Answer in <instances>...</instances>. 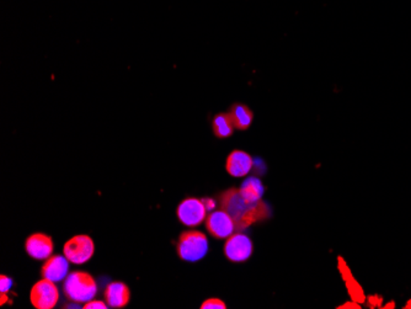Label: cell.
<instances>
[{"label":"cell","mask_w":411,"mask_h":309,"mask_svg":"<svg viewBox=\"0 0 411 309\" xmlns=\"http://www.w3.org/2000/svg\"><path fill=\"white\" fill-rule=\"evenodd\" d=\"M218 202L222 210L232 217L237 232L244 231L254 223L267 220L271 216L269 204L265 201L249 202L242 197L240 190L235 188L223 191L218 196Z\"/></svg>","instance_id":"cell-1"},{"label":"cell","mask_w":411,"mask_h":309,"mask_svg":"<svg viewBox=\"0 0 411 309\" xmlns=\"http://www.w3.org/2000/svg\"><path fill=\"white\" fill-rule=\"evenodd\" d=\"M63 292L67 299L75 303H86L98 294V285L89 273L74 271L64 280Z\"/></svg>","instance_id":"cell-2"},{"label":"cell","mask_w":411,"mask_h":309,"mask_svg":"<svg viewBox=\"0 0 411 309\" xmlns=\"http://www.w3.org/2000/svg\"><path fill=\"white\" fill-rule=\"evenodd\" d=\"M176 252L184 262H200L208 253V239L202 232H183L176 244Z\"/></svg>","instance_id":"cell-3"},{"label":"cell","mask_w":411,"mask_h":309,"mask_svg":"<svg viewBox=\"0 0 411 309\" xmlns=\"http://www.w3.org/2000/svg\"><path fill=\"white\" fill-rule=\"evenodd\" d=\"M95 253V243L86 234L74 236L64 243V257L75 265H83L89 262Z\"/></svg>","instance_id":"cell-4"},{"label":"cell","mask_w":411,"mask_h":309,"mask_svg":"<svg viewBox=\"0 0 411 309\" xmlns=\"http://www.w3.org/2000/svg\"><path fill=\"white\" fill-rule=\"evenodd\" d=\"M30 301L36 309H53L59 301V289L56 282L42 278L31 288Z\"/></svg>","instance_id":"cell-5"},{"label":"cell","mask_w":411,"mask_h":309,"mask_svg":"<svg viewBox=\"0 0 411 309\" xmlns=\"http://www.w3.org/2000/svg\"><path fill=\"white\" fill-rule=\"evenodd\" d=\"M176 215L186 227H197L207 218V207L202 199L187 197L178 206Z\"/></svg>","instance_id":"cell-6"},{"label":"cell","mask_w":411,"mask_h":309,"mask_svg":"<svg viewBox=\"0 0 411 309\" xmlns=\"http://www.w3.org/2000/svg\"><path fill=\"white\" fill-rule=\"evenodd\" d=\"M253 250V241L242 233H234L227 238L223 249L226 257L232 262H247L249 257H251Z\"/></svg>","instance_id":"cell-7"},{"label":"cell","mask_w":411,"mask_h":309,"mask_svg":"<svg viewBox=\"0 0 411 309\" xmlns=\"http://www.w3.org/2000/svg\"><path fill=\"white\" fill-rule=\"evenodd\" d=\"M206 228L210 232V234L217 239H227L237 232L232 217L222 209L213 211L207 216Z\"/></svg>","instance_id":"cell-8"},{"label":"cell","mask_w":411,"mask_h":309,"mask_svg":"<svg viewBox=\"0 0 411 309\" xmlns=\"http://www.w3.org/2000/svg\"><path fill=\"white\" fill-rule=\"evenodd\" d=\"M25 250L35 260H47L48 257H52L54 244L52 238L47 234L35 233L27 236Z\"/></svg>","instance_id":"cell-9"},{"label":"cell","mask_w":411,"mask_h":309,"mask_svg":"<svg viewBox=\"0 0 411 309\" xmlns=\"http://www.w3.org/2000/svg\"><path fill=\"white\" fill-rule=\"evenodd\" d=\"M69 260L64 255H52L45 260L41 273L43 278L53 282H61L68 276Z\"/></svg>","instance_id":"cell-10"},{"label":"cell","mask_w":411,"mask_h":309,"mask_svg":"<svg viewBox=\"0 0 411 309\" xmlns=\"http://www.w3.org/2000/svg\"><path fill=\"white\" fill-rule=\"evenodd\" d=\"M226 169L233 178H244L253 169V157L244 151L235 149L228 156Z\"/></svg>","instance_id":"cell-11"},{"label":"cell","mask_w":411,"mask_h":309,"mask_svg":"<svg viewBox=\"0 0 411 309\" xmlns=\"http://www.w3.org/2000/svg\"><path fill=\"white\" fill-rule=\"evenodd\" d=\"M106 303L109 307L115 309L125 308L130 303L131 299V291L123 282H111L107 285L104 291Z\"/></svg>","instance_id":"cell-12"},{"label":"cell","mask_w":411,"mask_h":309,"mask_svg":"<svg viewBox=\"0 0 411 309\" xmlns=\"http://www.w3.org/2000/svg\"><path fill=\"white\" fill-rule=\"evenodd\" d=\"M228 114L232 119L233 125L235 127V130H239V131H247L253 123V111L250 110L249 106L240 104V103L233 104Z\"/></svg>","instance_id":"cell-13"},{"label":"cell","mask_w":411,"mask_h":309,"mask_svg":"<svg viewBox=\"0 0 411 309\" xmlns=\"http://www.w3.org/2000/svg\"><path fill=\"white\" fill-rule=\"evenodd\" d=\"M212 130L217 138H228L233 136L235 127L228 112H219L212 120Z\"/></svg>","instance_id":"cell-14"},{"label":"cell","mask_w":411,"mask_h":309,"mask_svg":"<svg viewBox=\"0 0 411 309\" xmlns=\"http://www.w3.org/2000/svg\"><path fill=\"white\" fill-rule=\"evenodd\" d=\"M240 194L249 202H258L263 199L265 188L263 183L258 178H249L242 183Z\"/></svg>","instance_id":"cell-15"},{"label":"cell","mask_w":411,"mask_h":309,"mask_svg":"<svg viewBox=\"0 0 411 309\" xmlns=\"http://www.w3.org/2000/svg\"><path fill=\"white\" fill-rule=\"evenodd\" d=\"M227 306L219 299H208L201 304V309H226Z\"/></svg>","instance_id":"cell-16"},{"label":"cell","mask_w":411,"mask_h":309,"mask_svg":"<svg viewBox=\"0 0 411 309\" xmlns=\"http://www.w3.org/2000/svg\"><path fill=\"white\" fill-rule=\"evenodd\" d=\"M109 304L106 303V302H102V301H95V299H91L89 302H86L84 303V309H106L109 308L107 307Z\"/></svg>","instance_id":"cell-17"},{"label":"cell","mask_w":411,"mask_h":309,"mask_svg":"<svg viewBox=\"0 0 411 309\" xmlns=\"http://www.w3.org/2000/svg\"><path fill=\"white\" fill-rule=\"evenodd\" d=\"M11 286H13V280L10 278H8L6 275H1L0 278V287H1V294H6L9 292Z\"/></svg>","instance_id":"cell-18"}]
</instances>
